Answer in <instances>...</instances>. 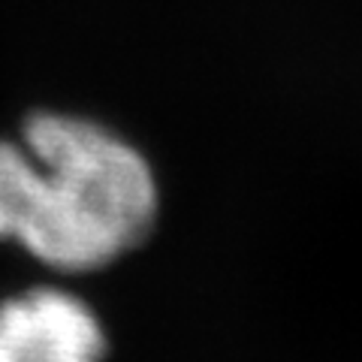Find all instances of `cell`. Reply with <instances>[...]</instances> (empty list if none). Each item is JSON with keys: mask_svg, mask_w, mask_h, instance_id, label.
I'll list each match as a JSON object with an SVG mask.
<instances>
[{"mask_svg": "<svg viewBox=\"0 0 362 362\" xmlns=\"http://www.w3.org/2000/svg\"><path fill=\"white\" fill-rule=\"evenodd\" d=\"M160 185L139 148L100 121L33 112L0 139V242L61 275L109 269L148 242Z\"/></svg>", "mask_w": 362, "mask_h": 362, "instance_id": "cell-1", "label": "cell"}, {"mask_svg": "<svg viewBox=\"0 0 362 362\" xmlns=\"http://www.w3.org/2000/svg\"><path fill=\"white\" fill-rule=\"evenodd\" d=\"M112 335L70 287L40 284L0 299V362H109Z\"/></svg>", "mask_w": 362, "mask_h": 362, "instance_id": "cell-2", "label": "cell"}]
</instances>
